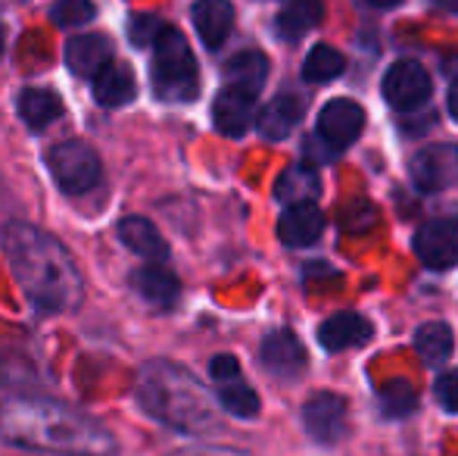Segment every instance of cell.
Wrapping results in <instances>:
<instances>
[{
	"instance_id": "obj_1",
	"label": "cell",
	"mask_w": 458,
	"mask_h": 456,
	"mask_svg": "<svg viewBox=\"0 0 458 456\" xmlns=\"http://www.w3.org/2000/svg\"><path fill=\"white\" fill-rule=\"evenodd\" d=\"M0 438L25 451L113 456L115 438L91 416L47 397H13L0 407Z\"/></svg>"
},
{
	"instance_id": "obj_2",
	"label": "cell",
	"mask_w": 458,
	"mask_h": 456,
	"mask_svg": "<svg viewBox=\"0 0 458 456\" xmlns=\"http://www.w3.org/2000/svg\"><path fill=\"white\" fill-rule=\"evenodd\" d=\"M4 254L25 297L44 313H66L81 304L85 279L60 237L29 222H10L4 228Z\"/></svg>"
},
{
	"instance_id": "obj_3",
	"label": "cell",
	"mask_w": 458,
	"mask_h": 456,
	"mask_svg": "<svg viewBox=\"0 0 458 456\" xmlns=\"http://www.w3.org/2000/svg\"><path fill=\"white\" fill-rule=\"evenodd\" d=\"M138 400L144 413L157 422L175 428V432H206L216 428V409H212L206 391L175 363L153 359L138 375Z\"/></svg>"
},
{
	"instance_id": "obj_4",
	"label": "cell",
	"mask_w": 458,
	"mask_h": 456,
	"mask_svg": "<svg viewBox=\"0 0 458 456\" xmlns=\"http://www.w3.org/2000/svg\"><path fill=\"white\" fill-rule=\"evenodd\" d=\"M153 94L165 104H191L199 94V66L191 54V44L178 29L165 25L153 44Z\"/></svg>"
},
{
	"instance_id": "obj_5",
	"label": "cell",
	"mask_w": 458,
	"mask_h": 456,
	"mask_svg": "<svg viewBox=\"0 0 458 456\" xmlns=\"http://www.w3.org/2000/svg\"><path fill=\"white\" fill-rule=\"evenodd\" d=\"M47 166H50V176L60 185V191H66L72 197L94 191L103 176L100 153L88 141H63V144L50 147Z\"/></svg>"
},
{
	"instance_id": "obj_6",
	"label": "cell",
	"mask_w": 458,
	"mask_h": 456,
	"mask_svg": "<svg viewBox=\"0 0 458 456\" xmlns=\"http://www.w3.org/2000/svg\"><path fill=\"white\" fill-rule=\"evenodd\" d=\"M384 100L393 107V110H418L430 100V91H434V82H430L428 69L415 60H399L386 69L384 75Z\"/></svg>"
},
{
	"instance_id": "obj_7",
	"label": "cell",
	"mask_w": 458,
	"mask_h": 456,
	"mask_svg": "<svg viewBox=\"0 0 458 456\" xmlns=\"http://www.w3.org/2000/svg\"><path fill=\"white\" fill-rule=\"evenodd\" d=\"M365 128V110L362 104L350 98H337L331 104H325V110L318 113V141L327 151L337 157L340 151L352 144Z\"/></svg>"
},
{
	"instance_id": "obj_8",
	"label": "cell",
	"mask_w": 458,
	"mask_h": 456,
	"mask_svg": "<svg viewBox=\"0 0 458 456\" xmlns=\"http://www.w3.org/2000/svg\"><path fill=\"white\" fill-rule=\"evenodd\" d=\"M415 247L418 260L434 272H446L458 266V222L455 219H430L415 231Z\"/></svg>"
},
{
	"instance_id": "obj_9",
	"label": "cell",
	"mask_w": 458,
	"mask_h": 456,
	"mask_svg": "<svg viewBox=\"0 0 458 456\" xmlns=\"http://www.w3.org/2000/svg\"><path fill=\"white\" fill-rule=\"evenodd\" d=\"M409 172L421 191H446L458 185V147L430 144L418 151L409 163Z\"/></svg>"
},
{
	"instance_id": "obj_10",
	"label": "cell",
	"mask_w": 458,
	"mask_h": 456,
	"mask_svg": "<svg viewBox=\"0 0 458 456\" xmlns=\"http://www.w3.org/2000/svg\"><path fill=\"white\" fill-rule=\"evenodd\" d=\"M302 426L318 444H334L346 434V400L331 391H315L302 407Z\"/></svg>"
},
{
	"instance_id": "obj_11",
	"label": "cell",
	"mask_w": 458,
	"mask_h": 456,
	"mask_svg": "<svg viewBox=\"0 0 458 456\" xmlns=\"http://www.w3.org/2000/svg\"><path fill=\"white\" fill-rule=\"evenodd\" d=\"M256 98L241 88H225L218 91L216 104H212V122L222 134L228 138H243L250 132V125L256 122Z\"/></svg>"
},
{
	"instance_id": "obj_12",
	"label": "cell",
	"mask_w": 458,
	"mask_h": 456,
	"mask_svg": "<svg viewBox=\"0 0 458 456\" xmlns=\"http://www.w3.org/2000/svg\"><path fill=\"white\" fill-rule=\"evenodd\" d=\"M259 359L272 375L287 378V382L306 369V350H302L300 338H296L293 331H284V329L266 335L262 350H259Z\"/></svg>"
},
{
	"instance_id": "obj_13",
	"label": "cell",
	"mask_w": 458,
	"mask_h": 456,
	"mask_svg": "<svg viewBox=\"0 0 458 456\" xmlns=\"http://www.w3.org/2000/svg\"><path fill=\"white\" fill-rule=\"evenodd\" d=\"M113 63V44L106 35H75L66 44V66L81 79H97Z\"/></svg>"
},
{
	"instance_id": "obj_14",
	"label": "cell",
	"mask_w": 458,
	"mask_h": 456,
	"mask_svg": "<svg viewBox=\"0 0 458 456\" xmlns=\"http://www.w3.org/2000/svg\"><path fill=\"white\" fill-rule=\"evenodd\" d=\"M325 235V213L315 203H296L287 207L277 219V237L287 247H309Z\"/></svg>"
},
{
	"instance_id": "obj_15",
	"label": "cell",
	"mask_w": 458,
	"mask_h": 456,
	"mask_svg": "<svg viewBox=\"0 0 458 456\" xmlns=\"http://www.w3.org/2000/svg\"><path fill=\"white\" fill-rule=\"evenodd\" d=\"M193 29H197L199 41L209 50H218L231 35L234 25V6L228 0H197L191 10Z\"/></svg>"
},
{
	"instance_id": "obj_16",
	"label": "cell",
	"mask_w": 458,
	"mask_h": 456,
	"mask_svg": "<svg viewBox=\"0 0 458 456\" xmlns=\"http://www.w3.org/2000/svg\"><path fill=\"white\" fill-rule=\"evenodd\" d=\"M374 329L365 316L359 313H337V316L325 319L318 329V344L331 353L350 350V347H362L371 341Z\"/></svg>"
},
{
	"instance_id": "obj_17",
	"label": "cell",
	"mask_w": 458,
	"mask_h": 456,
	"mask_svg": "<svg viewBox=\"0 0 458 456\" xmlns=\"http://www.w3.org/2000/svg\"><path fill=\"white\" fill-rule=\"evenodd\" d=\"M119 241L125 244L131 254H138L140 260L165 262L169 260V241L159 235V228L144 216H125L119 222Z\"/></svg>"
},
{
	"instance_id": "obj_18",
	"label": "cell",
	"mask_w": 458,
	"mask_h": 456,
	"mask_svg": "<svg viewBox=\"0 0 458 456\" xmlns=\"http://www.w3.org/2000/svg\"><path fill=\"white\" fill-rule=\"evenodd\" d=\"M134 291H138L140 300H147L150 306L169 310V306H175L178 294H182V281H178L175 272L165 269L163 262H150V266L134 272Z\"/></svg>"
},
{
	"instance_id": "obj_19",
	"label": "cell",
	"mask_w": 458,
	"mask_h": 456,
	"mask_svg": "<svg viewBox=\"0 0 458 456\" xmlns=\"http://www.w3.org/2000/svg\"><path fill=\"white\" fill-rule=\"evenodd\" d=\"M325 19V4L321 0H290L275 19V31L284 41H300L312 29H318V22Z\"/></svg>"
},
{
	"instance_id": "obj_20",
	"label": "cell",
	"mask_w": 458,
	"mask_h": 456,
	"mask_svg": "<svg viewBox=\"0 0 458 456\" xmlns=\"http://www.w3.org/2000/svg\"><path fill=\"white\" fill-rule=\"evenodd\" d=\"M134 94H138V82H134V73L125 66V63H109V66L94 79L97 104L109 107V110L131 104Z\"/></svg>"
},
{
	"instance_id": "obj_21",
	"label": "cell",
	"mask_w": 458,
	"mask_h": 456,
	"mask_svg": "<svg viewBox=\"0 0 458 456\" xmlns=\"http://www.w3.org/2000/svg\"><path fill=\"white\" fill-rule=\"evenodd\" d=\"M302 119V100L296 94H277L272 104H266L256 116V125L266 134L268 141H281L287 138L296 128V122Z\"/></svg>"
},
{
	"instance_id": "obj_22",
	"label": "cell",
	"mask_w": 458,
	"mask_h": 456,
	"mask_svg": "<svg viewBox=\"0 0 458 456\" xmlns=\"http://www.w3.org/2000/svg\"><path fill=\"white\" fill-rule=\"evenodd\" d=\"M225 79H228L231 88H241V91L259 98L262 85L268 79L266 54H259V50H241V54H234L225 63Z\"/></svg>"
},
{
	"instance_id": "obj_23",
	"label": "cell",
	"mask_w": 458,
	"mask_h": 456,
	"mask_svg": "<svg viewBox=\"0 0 458 456\" xmlns=\"http://www.w3.org/2000/svg\"><path fill=\"white\" fill-rule=\"evenodd\" d=\"M19 116L29 128H47L50 122H56L63 116V100L60 94L47 91V88H25L19 94Z\"/></svg>"
},
{
	"instance_id": "obj_24",
	"label": "cell",
	"mask_w": 458,
	"mask_h": 456,
	"mask_svg": "<svg viewBox=\"0 0 458 456\" xmlns=\"http://www.w3.org/2000/svg\"><path fill=\"white\" fill-rule=\"evenodd\" d=\"M275 194H277V201L287 203V207H296V203H312L315 197L321 194L318 172L309 169V166H290V169L281 176V182H277Z\"/></svg>"
},
{
	"instance_id": "obj_25",
	"label": "cell",
	"mask_w": 458,
	"mask_h": 456,
	"mask_svg": "<svg viewBox=\"0 0 458 456\" xmlns=\"http://www.w3.org/2000/svg\"><path fill=\"white\" fill-rule=\"evenodd\" d=\"M455 347V335L446 323H428L415 331V350L424 366H443Z\"/></svg>"
},
{
	"instance_id": "obj_26",
	"label": "cell",
	"mask_w": 458,
	"mask_h": 456,
	"mask_svg": "<svg viewBox=\"0 0 458 456\" xmlns=\"http://www.w3.org/2000/svg\"><path fill=\"white\" fill-rule=\"evenodd\" d=\"M344 69H346V60L337 47H331V44H315L306 54V63H302V79L321 85V82H334Z\"/></svg>"
},
{
	"instance_id": "obj_27",
	"label": "cell",
	"mask_w": 458,
	"mask_h": 456,
	"mask_svg": "<svg viewBox=\"0 0 458 456\" xmlns=\"http://www.w3.org/2000/svg\"><path fill=\"white\" fill-rule=\"evenodd\" d=\"M218 407L237 419H253V416H259V394L243 382H228L218 391Z\"/></svg>"
},
{
	"instance_id": "obj_28",
	"label": "cell",
	"mask_w": 458,
	"mask_h": 456,
	"mask_svg": "<svg viewBox=\"0 0 458 456\" xmlns=\"http://www.w3.org/2000/svg\"><path fill=\"white\" fill-rule=\"evenodd\" d=\"M415 403H418V394L405 378H393V382H386L384 388H380V407H384V413L393 416V419L409 416L411 409H415Z\"/></svg>"
},
{
	"instance_id": "obj_29",
	"label": "cell",
	"mask_w": 458,
	"mask_h": 456,
	"mask_svg": "<svg viewBox=\"0 0 458 456\" xmlns=\"http://www.w3.org/2000/svg\"><path fill=\"white\" fill-rule=\"evenodd\" d=\"M97 16V6L91 0H56L50 19H54L60 29H79V25L91 22Z\"/></svg>"
},
{
	"instance_id": "obj_30",
	"label": "cell",
	"mask_w": 458,
	"mask_h": 456,
	"mask_svg": "<svg viewBox=\"0 0 458 456\" xmlns=\"http://www.w3.org/2000/svg\"><path fill=\"white\" fill-rule=\"evenodd\" d=\"M163 29H165L163 19H157V16H131V22H128V38H131V44L144 47V44H157Z\"/></svg>"
},
{
	"instance_id": "obj_31",
	"label": "cell",
	"mask_w": 458,
	"mask_h": 456,
	"mask_svg": "<svg viewBox=\"0 0 458 456\" xmlns=\"http://www.w3.org/2000/svg\"><path fill=\"white\" fill-rule=\"evenodd\" d=\"M437 400L443 403L446 413H458V369L443 372V375L437 378Z\"/></svg>"
},
{
	"instance_id": "obj_32",
	"label": "cell",
	"mask_w": 458,
	"mask_h": 456,
	"mask_svg": "<svg viewBox=\"0 0 458 456\" xmlns=\"http://www.w3.org/2000/svg\"><path fill=\"white\" fill-rule=\"evenodd\" d=\"M209 372L218 384H228V382H237V378H241V363H237L231 353H218V357L209 363Z\"/></svg>"
},
{
	"instance_id": "obj_33",
	"label": "cell",
	"mask_w": 458,
	"mask_h": 456,
	"mask_svg": "<svg viewBox=\"0 0 458 456\" xmlns=\"http://www.w3.org/2000/svg\"><path fill=\"white\" fill-rule=\"evenodd\" d=\"M446 104H449V116L458 122V79L453 82V88H449V98H446Z\"/></svg>"
},
{
	"instance_id": "obj_34",
	"label": "cell",
	"mask_w": 458,
	"mask_h": 456,
	"mask_svg": "<svg viewBox=\"0 0 458 456\" xmlns=\"http://www.w3.org/2000/svg\"><path fill=\"white\" fill-rule=\"evenodd\" d=\"M371 6H380V10H390V6H396V4H403V0H368Z\"/></svg>"
},
{
	"instance_id": "obj_35",
	"label": "cell",
	"mask_w": 458,
	"mask_h": 456,
	"mask_svg": "<svg viewBox=\"0 0 458 456\" xmlns=\"http://www.w3.org/2000/svg\"><path fill=\"white\" fill-rule=\"evenodd\" d=\"M437 6H443V10H449V13H458V0H434Z\"/></svg>"
},
{
	"instance_id": "obj_36",
	"label": "cell",
	"mask_w": 458,
	"mask_h": 456,
	"mask_svg": "<svg viewBox=\"0 0 458 456\" xmlns=\"http://www.w3.org/2000/svg\"><path fill=\"white\" fill-rule=\"evenodd\" d=\"M4 44H6V31H4V25H0V56H4Z\"/></svg>"
}]
</instances>
